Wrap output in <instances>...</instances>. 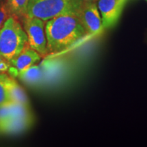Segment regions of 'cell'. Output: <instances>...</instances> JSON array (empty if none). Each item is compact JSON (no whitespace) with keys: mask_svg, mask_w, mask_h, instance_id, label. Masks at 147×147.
I'll list each match as a JSON object with an SVG mask.
<instances>
[{"mask_svg":"<svg viewBox=\"0 0 147 147\" xmlns=\"http://www.w3.org/2000/svg\"><path fill=\"white\" fill-rule=\"evenodd\" d=\"M17 76L21 81L32 87L42 85L43 82V76L39 64H34L28 68L18 71Z\"/></svg>","mask_w":147,"mask_h":147,"instance_id":"obj_12","label":"cell"},{"mask_svg":"<svg viewBox=\"0 0 147 147\" xmlns=\"http://www.w3.org/2000/svg\"><path fill=\"white\" fill-rule=\"evenodd\" d=\"M39 65L43 76L42 84L54 83L63 73L64 62L59 58H47Z\"/></svg>","mask_w":147,"mask_h":147,"instance_id":"obj_8","label":"cell"},{"mask_svg":"<svg viewBox=\"0 0 147 147\" xmlns=\"http://www.w3.org/2000/svg\"><path fill=\"white\" fill-rule=\"evenodd\" d=\"M29 0H7L5 2L10 15L21 18L27 14Z\"/></svg>","mask_w":147,"mask_h":147,"instance_id":"obj_13","label":"cell"},{"mask_svg":"<svg viewBox=\"0 0 147 147\" xmlns=\"http://www.w3.org/2000/svg\"><path fill=\"white\" fill-rule=\"evenodd\" d=\"M82 0H29L27 14L47 21L63 14H78Z\"/></svg>","mask_w":147,"mask_h":147,"instance_id":"obj_3","label":"cell"},{"mask_svg":"<svg viewBox=\"0 0 147 147\" xmlns=\"http://www.w3.org/2000/svg\"><path fill=\"white\" fill-rule=\"evenodd\" d=\"M10 66V64L8 61L3 58H0V73H5L8 71Z\"/></svg>","mask_w":147,"mask_h":147,"instance_id":"obj_16","label":"cell"},{"mask_svg":"<svg viewBox=\"0 0 147 147\" xmlns=\"http://www.w3.org/2000/svg\"><path fill=\"white\" fill-rule=\"evenodd\" d=\"M9 102H10V100L2 79V73H0V106Z\"/></svg>","mask_w":147,"mask_h":147,"instance_id":"obj_14","label":"cell"},{"mask_svg":"<svg viewBox=\"0 0 147 147\" xmlns=\"http://www.w3.org/2000/svg\"><path fill=\"white\" fill-rule=\"evenodd\" d=\"M45 32L49 55L67 50L89 36L76 14H63L47 21Z\"/></svg>","mask_w":147,"mask_h":147,"instance_id":"obj_1","label":"cell"},{"mask_svg":"<svg viewBox=\"0 0 147 147\" xmlns=\"http://www.w3.org/2000/svg\"><path fill=\"white\" fill-rule=\"evenodd\" d=\"M126 0H97L104 28L113 27L118 21Z\"/></svg>","mask_w":147,"mask_h":147,"instance_id":"obj_6","label":"cell"},{"mask_svg":"<svg viewBox=\"0 0 147 147\" xmlns=\"http://www.w3.org/2000/svg\"><path fill=\"white\" fill-rule=\"evenodd\" d=\"M9 16L10 14L5 3H0V29Z\"/></svg>","mask_w":147,"mask_h":147,"instance_id":"obj_15","label":"cell"},{"mask_svg":"<svg viewBox=\"0 0 147 147\" xmlns=\"http://www.w3.org/2000/svg\"><path fill=\"white\" fill-rule=\"evenodd\" d=\"M41 59V55L27 45L22 52L16 57L10 60L9 63L20 71L36 64L40 61Z\"/></svg>","mask_w":147,"mask_h":147,"instance_id":"obj_10","label":"cell"},{"mask_svg":"<svg viewBox=\"0 0 147 147\" xmlns=\"http://www.w3.org/2000/svg\"><path fill=\"white\" fill-rule=\"evenodd\" d=\"M0 58H2V57H1V56H0Z\"/></svg>","mask_w":147,"mask_h":147,"instance_id":"obj_18","label":"cell"},{"mask_svg":"<svg viewBox=\"0 0 147 147\" xmlns=\"http://www.w3.org/2000/svg\"><path fill=\"white\" fill-rule=\"evenodd\" d=\"M34 122L33 116L15 117L0 122V134L17 135L26 131Z\"/></svg>","mask_w":147,"mask_h":147,"instance_id":"obj_7","label":"cell"},{"mask_svg":"<svg viewBox=\"0 0 147 147\" xmlns=\"http://www.w3.org/2000/svg\"><path fill=\"white\" fill-rule=\"evenodd\" d=\"M77 16L89 36L98 34L104 29L96 2L82 3Z\"/></svg>","mask_w":147,"mask_h":147,"instance_id":"obj_5","label":"cell"},{"mask_svg":"<svg viewBox=\"0 0 147 147\" xmlns=\"http://www.w3.org/2000/svg\"><path fill=\"white\" fill-rule=\"evenodd\" d=\"M23 27L27 36V45L41 55H49L45 32V21L40 18L25 15L21 18Z\"/></svg>","mask_w":147,"mask_h":147,"instance_id":"obj_4","label":"cell"},{"mask_svg":"<svg viewBox=\"0 0 147 147\" xmlns=\"http://www.w3.org/2000/svg\"><path fill=\"white\" fill-rule=\"evenodd\" d=\"M33 116L29 106L9 102L0 106V122L15 117Z\"/></svg>","mask_w":147,"mask_h":147,"instance_id":"obj_11","label":"cell"},{"mask_svg":"<svg viewBox=\"0 0 147 147\" xmlns=\"http://www.w3.org/2000/svg\"><path fill=\"white\" fill-rule=\"evenodd\" d=\"M2 79L8 91L10 102L29 106V101L24 89L18 84L13 77L2 73Z\"/></svg>","mask_w":147,"mask_h":147,"instance_id":"obj_9","label":"cell"},{"mask_svg":"<svg viewBox=\"0 0 147 147\" xmlns=\"http://www.w3.org/2000/svg\"><path fill=\"white\" fill-rule=\"evenodd\" d=\"M27 45V36L23 25L10 15L0 29V56L9 62L16 57Z\"/></svg>","mask_w":147,"mask_h":147,"instance_id":"obj_2","label":"cell"},{"mask_svg":"<svg viewBox=\"0 0 147 147\" xmlns=\"http://www.w3.org/2000/svg\"><path fill=\"white\" fill-rule=\"evenodd\" d=\"M83 2H97V0H82Z\"/></svg>","mask_w":147,"mask_h":147,"instance_id":"obj_17","label":"cell"}]
</instances>
